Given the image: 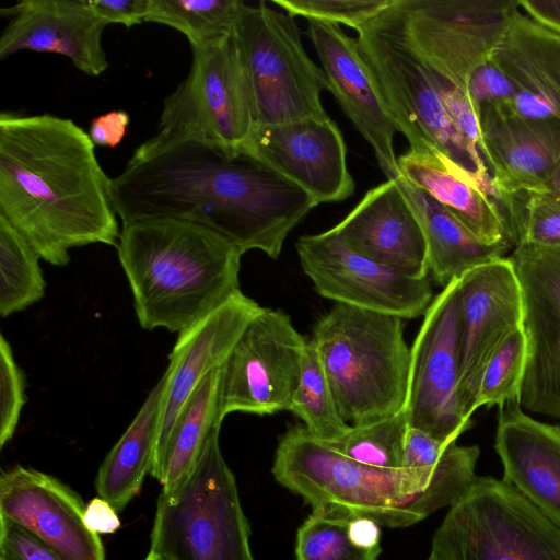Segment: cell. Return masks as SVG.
Wrapping results in <instances>:
<instances>
[{"label": "cell", "mask_w": 560, "mask_h": 560, "mask_svg": "<svg viewBox=\"0 0 560 560\" xmlns=\"http://www.w3.org/2000/svg\"><path fill=\"white\" fill-rule=\"evenodd\" d=\"M117 513L108 501L96 497L86 504L83 518L94 534H113L120 527Z\"/></svg>", "instance_id": "cell-45"}, {"label": "cell", "mask_w": 560, "mask_h": 560, "mask_svg": "<svg viewBox=\"0 0 560 560\" xmlns=\"http://www.w3.org/2000/svg\"><path fill=\"white\" fill-rule=\"evenodd\" d=\"M289 410L296 415L316 439L332 442L350 427L342 418L318 353L306 343L299 384Z\"/></svg>", "instance_id": "cell-33"}, {"label": "cell", "mask_w": 560, "mask_h": 560, "mask_svg": "<svg viewBox=\"0 0 560 560\" xmlns=\"http://www.w3.org/2000/svg\"><path fill=\"white\" fill-rule=\"evenodd\" d=\"M498 203L513 246H560V201L544 192L517 191L500 196Z\"/></svg>", "instance_id": "cell-36"}, {"label": "cell", "mask_w": 560, "mask_h": 560, "mask_svg": "<svg viewBox=\"0 0 560 560\" xmlns=\"http://www.w3.org/2000/svg\"><path fill=\"white\" fill-rule=\"evenodd\" d=\"M165 376L151 389L132 422L100 466L95 488L100 498L121 512L139 493L151 470L160 429Z\"/></svg>", "instance_id": "cell-28"}, {"label": "cell", "mask_w": 560, "mask_h": 560, "mask_svg": "<svg viewBox=\"0 0 560 560\" xmlns=\"http://www.w3.org/2000/svg\"><path fill=\"white\" fill-rule=\"evenodd\" d=\"M394 0H272L291 16L345 24L357 32L386 10Z\"/></svg>", "instance_id": "cell-38"}, {"label": "cell", "mask_w": 560, "mask_h": 560, "mask_svg": "<svg viewBox=\"0 0 560 560\" xmlns=\"http://www.w3.org/2000/svg\"><path fill=\"white\" fill-rule=\"evenodd\" d=\"M241 0H150L145 22L164 24L183 33L191 47L231 35Z\"/></svg>", "instance_id": "cell-31"}, {"label": "cell", "mask_w": 560, "mask_h": 560, "mask_svg": "<svg viewBox=\"0 0 560 560\" xmlns=\"http://www.w3.org/2000/svg\"><path fill=\"white\" fill-rule=\"evenodd\" d=\"M441 560H560V527L503 479L477 476L432 538Z\"/></svg>", "instance_id": "cell-7"}, {"label": "cell", "mask_w": 560, "mask_h": 560, "mask_svg": "<svg viewBox=\"0 0 560 560\" xmlns=\"http://www.w3.org/2000/svg\"><path fill=\"white\" fill-rule=\"evenodd\" d=\"M494 448L502 479L560 527V427L529 417L511 401L500 406Z\"/></svg>", "instance_id": "cell-24"}, {"label": "cell", "mask_w": 560, "mask_h": 560, "mask_svg": "<svg viewBox=\"0 0 560 560\" xmlns=\"http://www.w3.org/2000/svg\"><path fill=\"white\" fill-rule=\"evenodd\" d=\"M409 429L405 410L366 424L350 425L329 446L363 465L404 469L406 436Z\"/></svg>", "instance_id": "cell-34"}, {"label": "cell", "mask_w": 560, "mask_h": 560, "mask_svg": "<svg viewBox=\"0 0 560 560\" xmlns=\"http://www.w3.org/2000/svg\"><path fill=\"white\" fill-rule=\"evenodd\" d=\"M129 119L124 110L108 112L92 120L88 133L94 144L114 148L125 137Z\"/></svg>", "instance_id": "cell-44"}, {"label": "cell", "mask_w": 560, "mask_h": 560, "mask_svg": "<svg viewBox=\"0 0 560 560\" xmlns=\"http://www.w3.org/2000/svg\"><path fill=\"white\" fill-rule=\"evenodd\" d=\"M332 231L352 249L415 279L429 272L418 219L395 178L366 191Z\"/></svg>", "instance_id": "cell-23"}, {"label": "cell", "mask_w": 560, "mask_h": 560, "mask_svg": "<svg viewBox=\"0 0 560 560\" xmlns=\"http://www.w3.org/2000/svg\"><path fill=\"white\" fill-rule=\"evenodd\" d=\"M144 560H166L164 559L162 556L160 555H156L154 552H151L149 551V553L147 555V557L144 558Z\"/></svg>", "instance_id": "cell-49"}, {"label": "cell", "mask_w": 560, "mask_h": 560, "mask_svg": "<svg viewBox=\"0 0 560 560\" xmlns=\"http://www.w3.org/2000/svg\"><path fill=\"white\" fill-rule=\"evenodd\" d=\"M241 150L304 190L316 205L342 201L354 191L346 143L329 116L255 125Z\"/></svg>", "instance_id": "cell-16"}, {"label": "cell", "mask_w": 560, "mask_h": 560, "mask_svg": "<svg viewBox=\"0 0 560 560\" xmlns=\"http://www.w3.org/2000/svg\"><path fill=\"white\" fill-rule=\"evenodd\" d=\"M349 536L360 547H381V525L369 517H352L349 523Z\"/></svg>", "instance_id": "cell-47"}, {"label": "cell", "mask_w": 560, "mask_h": 560, "mask_svg": "<svg viewBox=\"0 0 560 560\" xmlns=\"http://www.w3.org/2000/svg\"><path fill=\"white\" fill-rule=\"evenodd\" d=\"M427 560H441L436 556L430 553L429 558Z\"/></svg>", "instance_id": "cell-50"}, {"label": "cell", "mask_w": 560, "mask_h": 560, "mask_svg": "<svg viewBox=\"0 0 560 560\" xmlns=\"http://www.w3.org/2000/svg\"><path fill=\"white\" fill-rule=\"evenodd\" d=\"M480 154L498 198L517 191L542 192L560 163V121L535 119L509 104L480 106Z\"/></svg>", "instance_id": "cell-21"}, {"label": "cell", "mask_w": 560, "mask_h": 560, "mask_svg": "<svg viewBox=\"0 0 560 560\" xmlns=\"http://www.w3.org/2000/svg\"><path fill=\"white\" fill-rule=\"evenodd\" d=\"M491 61L514 89L509 106L535 119L560 121V35L533 21L520 7Z\"/></svg>", "instance_id": "cell-25"}, {"label": "cell", "mask_w": 560, "mask_h": 560, "mask_svg": "<svg viewBox=\"0 0 560 560\" xmlns=\"http://www.w3.org/2000/svg\"><path fill=\"white\" fill-rule=\"evenodd\" d=\"M307 341L290 317L264 308L248 323L219 368V418L289 410Z\"/></svg>", "instance_id": "cell-13"}, {"label": "cell", "mask_w": 560, "mask_h": 560, "mask_svg": "<svg viewBox=\"0 0 560 560\" xmlns=\"http://www.w3.org/2000/svg\"><path fill=\"white\" fill-rule=\"evenodd\" d=\"M517 8L516 0H394L381 15L430 70L465 92Z\"/></svg>", "instance_id": "cell-10"}, {"label": "cell", "mask_w": 560, "mask_h": 560, "mask_svg": "<svg viewBox=\"0 0 560 560\" xmlns=\"http://www.w3.org/2000/svg\"><path fill=\"white\" fill-rule=\"evenodd\" d=\"M523 13L560 35V0H518Z\"/></svg>", "instance_id": "cell-46"}, {"label": "cell", "mask_w": 560, "mask_h": 560, "mask_svg": "<svg viewBox=\"0 0 560 560\" xmlns=\"http://www.w3.org/2000/svg\"><path fill=\"white\" fill-rule=\"evenodd\" d=\"M191 51L187 78L164 100L158 132L194 137L240 152L256 118L250 80L234 31Z\"/></svg>", "instance_id": "cell-11"}, {"label": "cell", "mask_w": 560, "mask_h": 560, "mask_svg": "<svg viewBox=\"0 0 560 560\" xmlns=\"http://www.w3.org/2000/svg\"><path fill=\"white\" fill-rule=\"evenodd\" d=\"M430 71L444 109L455 129L464 139L470 151L475 155L481 156L479 151L480 109L469 100L464 91L432 70Z\"/></svg>", "instance_id": "cell-40"}, {"label": "cell", "mask_w": 560, "mask_h": 560, "mask_svg": "<svg viewBox=\"0 0 560 560\" xmlns=\"http://www.w3.org/2000/svg\"><path fill=\"white\" fill-rule=\"evenodd\" d=\"M0 217L60 267L71 248L117 247L120 235L112 178L89 133L50 114L0 115Z\"/></svg>", "instance_id": "cell-2"}, {"label": "cell", "mask_w": 560, "mask_h": 560, "mask_svg": "<svg viewBox=\"0 0 560 560\" xmlns=\"http://www.w3.org/2000/svg\"><path fill=\"white\" fill-rule=\"evenodd\" d=\"M275 479L313 509L369 517L381 526L408 527L427 518L422 489L405 469L387 470L358 463L304 425L291 427L279 440Z\"/></svg>", "instance_id": "cell-5"}, {"label": "cell", "mask_w": 560, "mask_h": 560, "mask_svg": "<svg viewBox=\"0 0 560 560\" xmlns=\"http://www.w3.org/2000/svg\"><path fill=\"white\" fill-rule=\"evenodd\" d=\"M122 224L178 219L206 225L244 254L277 259L289 233L317 206L301 188L242 150L156 132L112 178Z\"/></svg>", "instance_id": "cell-1"}, {"label": "cell", "mask_w": 560, "mask_h": 560, "mask_svg": "<svg viewBox=\"0 0 560 560\" xmlns=\"http://www.w3.org/2000/svg\"><path fill=\"white\" fill-rule=\"evenodd\" d=\"M358 44L398 131L409 150L436 149L483 178H491L447 116L430 69L407 46L381 13L358 32Z\"/></svg>", "instance_id": "cell-9"}, {"label": "cell", "mask_w": 560, "mask_h": 560, "mask_svg": "<svg viewBox=\"0 0 560 560\" xmlns=\"http://www.w3.org/2000/svg\"><path fill=\"white\" fill-rule=\"evenodd\" d=\"M527 363V339L523 327L512 331L487 361L474 410L518 401Z\"/></svg>", "instance_id": "cell-37"}, {"label": "cell", "mask_w": 560, "mask_h": 560, "mask_svg": "<svg viewBox=\"0 0 560 560\" xmlns=\"http://www.w3.org/2000/svg\"><path fill=\"white\" fill-rule=\"evenodd\" d=\"M117 252L143 329L179 334L240 291L243 253L196 222L159 218L122 224Z\"/></svg>", "instance_id": "cell-3"}, {"label": "cell", "mask_w": 560, "mask_h": 560, "mask_svg": "<svg viewBox=\"0 0 560 560\" xmlns=\"http://www.w3.org/2000/svg\"><path fill=\"white\" fill-rule=\"evenodd\" d=\"M0 560H61L42 540L0 515Z\"/></svg>", "instance_id": "cell-41"}, {"label": "cell", "mask_w": 560, "mask_h": 560, "mask_svg": "<svg viewBox=\"0 0 560 560\" xmlns=\"http://www.w3.org/2000/svg\"><path fill=\"white\" fill-rule=\"evenodd\" d=\"M479 455L477 445H444L423 431L408 429L404 469L420 485L428 516L451 508L466 493L477 477Z\"/></svg>", "instance_id": "cell-29"}, {"label": "cell", "mask_w": 560, "mask_h": 560, "mask_svg": "<svg viewBox=\"0 0 560 560\" xmlns=\"http://www.w3.org/2000/svg\"><path fill=\"white\" fill-rule=\"evenodd\" d=\"M523 298L527 363L518 405L560 418V246L516 245L510 256Z\"/></svg>", "instance_id": "cell-15"}, {"label": "cell", "mask_w": 560, "mask_h": 560, "mask_svg": "<svg viewBox=\"0 0 560 560\" xmlns=\"http://www.w3.org/2000/svg\"><path fill=\"white\" fill-rule=\"evenodd\" d=\"M296 252L317 293L336 303L416 318L432 302L428 278L399 273L349 247L334 231L303 235Z\"/></svg>", "instance_id": "cell-14"}, {"label": "cell", "mask_w": 560, "mask_h": 560, "mask_svg": "<svg viewBox=\"0 0 560 560\" xmlns=\"http://www.w3.org/2000/svg\"><path fill=\"white\" fill-rule=\"evenodd\" d=\"M402 328L398 316L340 303L315 325L311 341L350 425L390 417L405 408L410 348Z\"/></svg>", "instance_id": "cell-4"}, {"label": "cell", "mask_w": 560, "mask_h": 560, "mask_svg": "<svg viewBox=\"0 0 560 560\" xmlns=\"http://www.w3.org/2000/svg\"><path fill=\"white\" fill-rule=\"evenodd\" d=\"M234 35L250 80L256 125L326 118L324 70L308 56L293 16L266 1L243 2Z\"/></svg>", "instance_id": "cell-8"}, {"label": "cell", "mask_w": 560, "mask_h": 560, "mask_svg": "<svg viewBox=\"0 0 560 560\" xmlns=\"http://www.w3.org/2000/svg\"><path fill=\"white\" fill-rule=\"evenodd\" d=\"M219 369L210 372L179 410L161 458L150 475L162 493L174 492L190 474L211 430L221 425L218 409Z\"/></svg>", "instance_id": "cell-30"}, {"label": "cell", "mask_w": 560, "mask_h": 560, "mask_svg": "<svg viewBox=\"0 0 560 560\" xmlns=\"http://www.w3.org/2000/svg\"><path fill=\"white\" fill-rule=\"evenodd\" d=\"M421 226L429 271L443 288L476 266L504 257L511 241L487 245L425 190L400 174L395 178Z\"/></svg>", "instance_id": "cell-27"}, {"label": "cell", "mask_w": 560, "mask_h": 560, "mask_svg": "<svg viewBox=\"0 0 560 560\" xmlns=\"http://www.w3.org/2000/svg\"><path fill=\"white\" fill-rule=\"evenodd\" d=\"M261 310L240 290L179 332L164 372L160 429L151 470L161 458L168 432L185 401L210 372L223 364L245 327Z\"/></svg>", "instance_id": "cell-22"}, {"label": "cell", "mask_w": 560, "mask_h": 560, "mask_svg": "<svg viewBox=\"0 0 560 560\" xmlns=\"http://www.w3.org/2000/svg\"><path fill=\"white\" fill-rule=\"evenodd\" d=\"M39 256L30 243L0 217V314L21 312L45 294Z\"/></svg>", "instance_id": "cell-32"}, {"label": "cell", "mask_w": 560, "mask_h": 560, "mask_svg": "<svg viewBox=\"0 0 560 560\" xmlns=\"http://www.w3.org/2000/svg\"><path fill=\"white\" fill-rule=\"evenodd\" d=\"M353 515L329 509H313L296 532V560H377L382 547L363 548L349 536Z\"/></svg>", "instance_id": "cell-35"}, {"label": "cell", "mask_w": 560, "mask_h": 560, "mask_svg": "<svg viewBox=\"0 0 560 560\" xmlns=\"http://www.w3.org/2000/svg\"><path fill=\"white\" fill-rule=\"evenodd\" d=\"M460 366L458 396L471 419L483 368L501 342L523 326L521 285L510 257L474 267L459 277Z\"/></svg>", "instance_id": "cell-17"}, {"label": "cell", "mask_w": 560, "mask_h": 560, "mask_svg": "<svg viewBox=\"0 0 560 560\" xmlns=\"http://www.w3.org/2000/svg\"><path fill=\"white\" fill-rule=\"evenodd\" d=\"M460 366L459 278L433 298L410 348L408 393L405 404L409 428L444 445L471 425L458 396Z\"/></svg>", "instance_id": "cell-12"}, {"label": "cell", "mask_w": 560, "mask_h": 560, "mask_svg": "<svg viewBox=\"0 0 560 560\" xmlns=\"http://www.w3.org/2000/svg\"><path fill=\"white\" fill-rule=\"evenodd\" d=\"M8 23L0 37V59L21 50L66 56L88 75L108 68L102 35L108 25L89 0H22L0 9Z\"/></svg>", "instance_id": "cell-20"}, {"label": "cell", "mask_w": 560, "mask_h": 560, "mask_svg": "<svg viewBox=\"0 0 560 560\" xmlns=\"http://www.w3.org/2000/svg\"><path fill=\"white\" fill-rule=\"evenodd\" d=\"M209 433L184 482L156 501L150 551L166 560H255L235 477Z\"/></svg>", "instance_id": "cell-6"}, {"label": "cell", "mask_w": 560, "mask_h": 560, "mask_svg": "<svg viewBox=\"0 0 560 560\" xmlns=\"http://www.w3.org/2000/svg\"><path fill=\"white\" fill-rule=\"evenodd\" d=\"M307 36L322 63L328 91L371 145L387 179L396 178L399 170L394 138L398 127L357 37L349 36L337 24L315 20L307 21Z\"/></svg>", "instance_id": "cell-19"}, {"label": "cell", "mask_w": 560, "mask_h": 560, "mask_svg": "<svg viewBox=\"0 0 560 560\" xmlns=\"http://www.w3.org/2000/svg\"><path fill=\"white\" fill-rule=\"evenodd\" d=\"M397 165L402 177L446 207L482 243L511 241L491 178L464 168L434 148L408 150L397 158Z\"/></svg>", "instance_id": "cell-26"}, {"label": "cell", "mask_w": 560, "mask_h": 560, "mask_svg": "<svg viewBox=\"0 0 560 560\" xmlns=\"http://www.w3.org/2000/svg\"><path fill=\"white\" fill-rule=\"evenodd\" d=\"M466 95L480 109L488 103L509 104L514 89L503 72L490 60L478 68L470 77Z\"/></svg>", "instance_id": "cell-42"}, {"label": "cell", "mask_w": 560, "mask_h": 560, "mask_svg": "<svg viewBox=\"0 0 560 560\" xmlns=\"http://www.w3.org/2000/svg\"><path fill=\"white\" fill-rule=\"evenodd\" d=\"M85 504L54 476L14 466L0 475V515L31 532L61 560H105L98 535L84 523Z\"/></svg>", "instance_id": "cell-18"}, {"label": "cell", "mask_w": 560, "mask_h": 560, "mask_svg": "<svg viewBox=\"0 0 560 560\" xmlns=\"http://www.w3.org/2000/svg\"><path fill=\"white\" fill-rule=\"evenodd\" d=\"M94 11L109 23H120L126 27L145 22L150 0H89Z\"/></svg>", "instance_id": "cell-43"}, {"label": "cell", "mask_w": 560, "mask_h": 560, "mask_svg": "<svg viewBox=\"0 0 560 560\" xmlns=\"http://www.w3.org/2000/svg\"><path fill=\"white\" fill-rule=\"evenodd\" d=\"M542 192L560 201V163L545 184Z\"/></svg>", "instance_id": "cell-48"}, {"label": "cell", "mask_w": 560, "mask_h": 560, "mask_svg": "<svg viewBox=\"0 0 560 560\" xmlns=\"http://www.w3.org/2000/svg\"><path fill=\"white\" fill-rule=\"evenodd\" d=\"M25 404L24 374L9 341L0 336V447L14 435Z\"/></svg>", "instance_id": "cell-39"}]
</instances>
